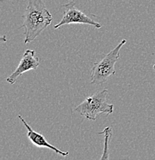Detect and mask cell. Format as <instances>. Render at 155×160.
<instances>
[{
	"mask_svg": "<svg viewBox=\"0 0 155 160\" xmlns=\"http://www.w3.org/2000/svg\"><path fill=\"white\" fill-rule=\"evenodd\" d=\"M25 44L34 41L52 23L53 16L43 0H29L23 16Z\"/></svg>",
	"mask_w": 155,
	"mask_h": 160,
	"instance_id": "cell-1",
	"label": "cell"
},
{
	"mask_svg": "<svg viewBox=\"0 0 155 160\" xmlns=\"http://www.w3.org/2000/svg\"><path fill=\"white\" fill-rule=\"evenodd\" d=\"M39 65V59L36 56V52L32 49H26L23 53L19 66L9 77L6 78V82L11 85L15 84L23 73L30 70L36 69Z\"/></svg>",
	"mask_w": 155,
	"mask_h": 160,
	"instance_id": "cell-5",
	"label": "cell"
},
{
	"mask_svg": "<svg viewBox=\"0 0 155 160\" xmlns=\"http://www.w3.org/2000/svg\"><path fill=\"white\" fill-rule=\"evenodd\" d=\"M127 40H121V42L107 53L102 59L95 62L91 70L90 83L93 85H102L111 76L116 73L115 65L120 58V51L126 44Z\"/></svg>",
	"mask_w": 155,
	"mask_h": 160,
	"instance_id": "cell-3",
	"label": "cell"
},
{
	"mask_svg": "<svg viewBox=\"0 0 155 160\" xmlns=\"http://www.w3.org/2000/svg\"><path fill=\"white\" fill-rule=\"evenodd\" d=\"M154 69H155V63H154Z\"/></svg>",
	"mask_w": 155,
	"mask_h": 160,
	"instance_id": "cell-9",
	"label": "cell"
},
{
	"mask_svg": "<svg viewBox=\"0 0 155 160\" xmlns=\"http://www.w3.org/2000/svg\"><path fill=\"white\" fill-rule=\"evenodd\" d=\"M18 118L21 120L22 122L23 123L26 128L27 129V137L28 139L30 140V142L33 143L34 146H36V147L39 148H46V149H49L54 151L56 154L60 155L62 156H67L69 155V152H64L62 150L59 149L58 148L55 147L54 146L51 145L47 140L46 139V138L44 137L43 135L40 134V133L37 132H35L32 128L30 127L29 124L26 122V121L23 118V116L21 115L18 116Z\"/></svg>",
	"mask_w": 155,
	"mask_h": 160,
	"instance_id": "cell-6",
	"label": "cell"
},
{
	"mask_svg": "<svg viewBox=\"0 0 155 160\" xmlns=\"http://www.w3.org/2000/svg\"><path fill=\"white\" fill-rule=\"evenodd\" d=\"M1 39H2V40H3V41H4V42H6V40H7V39H6V36H3V37L1 38Z\"/></svg>",
	"mask_w": 155,
	"mask_h": 160,
	"instance_id": "cell-8",
	"label": "cell"
},
{
	"mask_svg": "<svg viewBox=\"0 0 155 160\" xmlns=\"http://www.w3.org/2000/svg\"><path fill=\"white\" fill-rule=\"evenodd\" d=\"M99 134L103 135L104 136V148H103V156H101V159H108L109 156H108V144H109L110 139H111V136H112V128L106 127L103 129V132H99Z\"/></svg>",
	"mask_w": 155,
	"mask_h": 160,
	"instance_id": "cell-7",
	"label": "cell"
},
{
	"mask_svg": "<svg viewBox=\"0 0 155 160\" xmlns=\"http://www.w3.org/2000/svg\"><path fill=\"white\" fill-rule=\"evenodd\" d=\"M107 89L96 92L88 96L75 109V111L79 112L89 120H96L98 115H111L114 112V105L106 102Z\"/></svg>",
	"mask_w": 155,
	"mask_h": 160,
	"instance_id": "cell-2",
	"label": "cell"
},
{
	"mask_svg": "<svg viewBox=\"0 0 155 160\" xmlns=\"http://www.w3.org/2000/svg\"><path fill=\"white\" fill-rule=\"evenodd\" d=\"M63 15L59 22L54 26V29H59L64 25H70L73 23L82 25H89L96 29H101L102 27L101 23L93 19L94 15L90 14V16L85 14L83 12L76 8L74 1H71L66 4L63 5Z\"/></svg>",
	"mask_w": 155,
	"mask_h": 160,
	"instance_id": "cell-4",
	"label": "cell"
}]
</instances>
